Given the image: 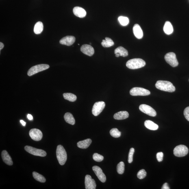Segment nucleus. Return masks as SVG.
I'll use <instances>...</instances> for the list:
<instances>
[{"mask_svg": "<svg viewBox=\"0 0 189 189\" xmlns=\"http://www.w3.org/2000/svg\"><path fill=\"white\" fill-rule=\"evenodd\" d=\"M156 88L163 91L173 92L175 91V88L172 83L169 81L159 80L157 81L155 84Z\"/></svg>", "mask_w": 189, "mask_h": 189, "instance_id": "nucleus-1", "label": "nucleus"}, {"mask_svg": "<svg viewBox=\"0 0 189 189\" xmlns=\"http://www.w3.org/2000/svg\"><path fill=\"white\" fill-rule=\"evenodd\" d=\"M146 62L142 59L135 58L128 61L126 63V66L130 69H135L144 67Z\"/></svg>", "mask_w": 189, "mask_h": 189, "instance_id": "nucleus-2", "label": "nucleus"}, {"mask_svg": "<svg viewBox=\"0 0 189 189\" xmlns=\"http://www.w3.org/2000/svg\"><path fill=\"white\" fill-rule=\"evenodd\" d=\"M56 155L59 163L61 165H64L67 160V154L65 150L62 145L57 146Z\"/></svg>", "mask_w": 189, "mask_h": 189, "instance_id": "nucleus-3", "label": "nucleus"}, {"mask_svg": "<svg viewBox=\"0 0 189 189\" xmlns=\"http://www.w3.org/2000/svg\"><path fill=\"white\" fill-rule=\"evenodd\" d=\"M49 65L47 64H40L33 66L29 69L27 72V75L31 76L39 72L49 69Z\"/></svg>", "mask_w": 189, "mask_h": 189, "instance_id": "nucleus-4", "label": "nucleus"}, {"mask_svg": "<svg viewBox=\"0 0 189 189\" xmlns=\"http://www.w3.org/2000/svg\"><path fill=\"white\" fill-rule=\"evenodd\" d=\"M188 152V149L186 146L178 145L174 149L173 153L175 156L181 157L186 156Z\"/></svg>", "mask_w": 189, "mask_h": 189, "instance_id": "nucleus-5", "label": "nucleus"}, {"mask_svg": "<svg viewBox=\"0 0 189 189\" xmlns=\"http://www.w3.org/2000/svg\"><path fill=\"white\" fill-rule=\"evenodd\" d=\"M25 150L31 154L36 156L44 157L47 155L46 152L43 150L36 149L29 146H26Z\"/></svg>", "mask_w": 189, "mask_h": 189, "instance_id": "nucleus-6", "label": "nucleus"}, {"mask_svg": "<svg viewBox=\"0 0 189 189\" xmlns=\"http://www.w3.org/2000/svg\"><path fill=\"white\" fill-rule=\"evenodd\" d=\"M165 59L166 62L172 67H176L178 65L176 55L174 53L170 52L166 54L165 56Z\"/></svg>", "mask_w": 189, "mask_h": 189, "instance_id": "nucleus-7", "label": "nucleus"}, {"mask_svg": "<svg viewBox=\"0 0 189 189\" xmlns=\"http://www.w3.org/2000/svg\"><path fill=\"white\" fill-rule=\"evenodd\" d=\"M131 95L133 96H147L150 94V92L146 89L140 87H134L130 92Z\"/></svg>", "mask_w": 189, "mask_h": 189, "instance_id": "nucleus-8", "label": "nucleus"}, {"mask_svg": "<svg viewBox=\"0 0 189 189\" xmlns=\"http://www.w3.org/2000/svg\"><path fill=\"white\" fill-rule=\"evenodd\" d=\"M105 106V103L103 101L96 102L92 107V112L94 116H96L102 112Z\"/></svg>", "mask_w": 189, "mask_h": 189, "instance_id": "nucleus-9", "label": "nucleus"}, {"mask_svg": "<svg viewBox=\"0 0 189 189\" xmlns=\"http://www.w3.org/2000/svg\"><path fill=\"white\" fill-rule=\"evenodd\" d=\"M139 109L142 112L152 117L156 116L157 113L152 107L149 105L142 104L139 107Z\"/></svg>", "mask_w": 189, "mask_h": 189, "instance_id": "nucleus-10", "label": "nucleus"}, {"mask_svg": "<svg viewBox=\"0 0 189 189\" xmlns=\"http://www.w3.org/2000/svg\"><path fill=\"white\" fill-rule=\"evenodd\" d=\"M29 135L31 138L36 141H39L41 140L43 136L42 131L37 129H31L29 132Z\"/></svg>", "mask_w": 189, "mask_h": 189, "instance_id": "nucleus-11", "label": "nucleus"}, {"mask_svg": "<svg viewBox=\"0 0 189 189\" xmlns=\"http://www.w3.org/2000/svg\"><path fill=\"white\" fill-rule=\"evenodd\" d=\"M94 173L99 179V180L102 183H105L106 181V177L105 174L103 173L102 170L99 167L94 166L92 167Z\"/></svg>", "mask_w": 189, "mask_h": 189, "instance_id": "nucleus-12", "label": "nucleus"}, {"mask_svg": "<svg viewBox=\"0 0 189 189\" xmlns=\"http://www.w3.org/2000/svg\"><path fill=\"white\" fill-rule=\"evenodd\" d=\"M85 188L86 189H95L96 185L95 181L91 176L87 175L85 178Z\"/></svg>", "mask_w": 189, "mask_h": 189, "instance_id": "nucleus-13", "label": "nucleus"}, {"mask_svg": "<svg viewBox=\"0 0 189 189\" xmlns=\"http://www.w3.org/2000/svg\"><path fill=\"white\" fill-rule=\"evenodd\" d=\"M81 51L83 53L89 56H92L94 54V48L89 44H85L81 47Z\"/></svg>", "mask_w": 189, "mask_h": 189, "instance_id": "nucleus-14", "label": "nucleus"}, {"mask_svg": "<svg viewBox=\"0 0 189 189\" xmlns=\"http://www.w3.org/2000/svg\"><path fill=\"white\" fill-rule=\"evenodd\" d=\"M75 41V38L73 36H67L62 38L60 41V43L62 44L67 46H71Z\"/></svg>", "mask_w": 189, "mask_h": 189, "instance_id": "nucleus-15", "label": "nucleus"}, {"mask_svg": "<svg viewBox=\"0 0 189 189\" xmlns=\"http://www.w3.org/2000/svg\"><path fill=\"white\" fill-rule=\"evenodd\" d=\"M74 14L80 18H83L86 16L87 13L84 9L80 7H75L73 9Z\"/></svg>", "mask_w": 189, "mask_h": 189, "instance_id": "nucleus-16", "label": "nucleus"}, {"mask_svg": "<svg viewBox=\"0 0 189 189\" xmlns=\"http://www.w3.org/2000/svg\"><path fill=\"white\" fill-rule=\"evenodd\" d=\"M133 34L138 39H142L143 36V31L140 26L138 24H136L133 27Z\"/></svg>", "mask_w": 189, "mask_h": 189, "instance_id": "nucleus-17", "label": "nucleus"}, {"mask_svg": "<svg viewBox=\"0 0 189 189\" xmlns=\"http://www.w3.org/2000/svg\"><path fill=\"white\" fill-rule=\"evenodd\" d=\"M1 157L5 164L8 165H12L13 164L12 159L6 151L3 150L2 152Z\"/></svg>", "mask_w": 189, "mask_h": 189, "instance_id": "nucleus-18", "label": "nucleus"}, {"mask_svg": "<svg viewBox=\"0 0 189 189\" xmlns=\"http://www.w3.org/2000/svg\"><path fill=\"white\" fill-rule=\"evenodd\" d=\"M129 117V114L127 111H120L115 114L114 116L115 119L123 120L127 119Z\"/></svg>", "mask_w": 189, "mask_h": 189, "instance_id": "nucleus-19", "label": "nucleus"}, {"mask_svg": "<svg viewBox=\"0 0 189 189\" xmlns=\"http://www.w3.org/2000/svg\"><path fill=\"white\" fill-rule=\"evenodd\" d=\"M92 142V140L91 139H87L78 142L77 146L80 149H86L89 146Z\"/></svg>", "mask_w": 189, "mask_h": 189, "instance_id": "nucleus-20", "label": "nucleus"}, {"mask_svg": "<svg viewBox=\"0 0 189 189\" xmlns=\"http://www.w3.org/2000/svg\"><path fill=\"white\" fill-rule=\"evenodd\" d=\"M144 125L147 129L152 130H156L158 129V126L152 121L146 120L144 122Z\"/></svg>", "mask_w": 189, "mask_h": 189, "instance_id": "nucleus-21", "label": "nucleus"}, {"mask_svg": "<svg viewBox=\"0 0 189 189\" xmlns=\"http://www.w3.org/2000/svg\"><path fill=\"white\" fill-rule=\"evenodd\" d=\"M64 119L65 121L67 123L71 125H74L75 124V120L72 114L69 112L66 113L64 116Z\"/></svg>", "mask_w": 189, "mask_h": 189, "instance_id": "nucleus-22", "label": "nucleus"}, {"mask_svg": "<svg viewBox=\"0 0 189 189\" xmlns=\"http://www.w3.org/2000/svg\"><path fill=\"white\" fill-rule=\"evenodd\" d=\"M164 32L167 35L173 33V27L170 22L168 21L166 22L164 27Z\"/></svg>", "mask_w": 189, "mask_h": 189, "instance_id": "nucleus-23", "label": "nucleus"}, {"mask_svg": "<svg viewBox=\"0 0 189 189\" xmlns=\"http://www.w3.org/2000/svg\"><path fill=\"white\" fill-rule=\"evenodd\" d=\"M114 53H119L120 56L123 57H127L128 55V53L127 49L123 47L120 46L115 50Z\"/></svg>", "mask_w": 189, "mask_h": 189, "instance_id": "nucleus-24", "label": "nucleus"}, {"mask_svg": "<svg viewBox=\"0 0 189 189\" xmlns=\"http://www.w3.org/2000/svg\"><path fill=\"white\" fill-rule=\"evenodd\" d=\"M44 26L43 24L41 21H38L35 24L34 29V31L35 34H40L43 30Z\"/></svg>", "mask_w": 189, "mask_h": 189, "instance_id": "nucleus-25", "label": "nucleus"}, {"mask_svg": "<svg viewBox=\"0 0 189 189\" xmlns=\"http://www.w3.org/2000/svg\"><path fill=\"white\" fill-rule=\"evenodd\" d=\"M114 43L112 39L106 37L101 42L102 45L104 47H109L114 45Z\"/></svg>", "mask_w": 189, "mask_h": 189, "instance_id": "nucleus-26", "label": "nucleus"}, {"mask_svg": "<svg viewBox=\"0 0 189 189\" xmlns=\"http://www.w3.org/2000/svg\"><path fill=\"white\" fill-rule=\"evenodd\" d=\"M63 96L65 99L70 102H75L77 99V96L72 93H64L63 94Z\"/></svg>", "mask_w": 189, "mask_h": 189, "instance_id": "nucleus-27", "label": "nucleus"}, {"mask_svg": "<svg viewBox=\"0 0 189 189\" xmlns=\"http://www.w3.org/2000/svg\"><path fill=\"white\" fill-rule=\"evenodd\" d=\"M33 175L34 179L36 180L39 181V182L44 183L46 182V179L43 175H40V174L37 173L36 172H33Z\"/></svg>", "mask_w": 189, "mask_h": 189, "instance_id": "nucleus-28", "label": "nucleus"}, {"mask_svg": "<svg viewBox=\"0 0 189 189\" xmlns=\"http://www.w3.org/2000/svg\"><path fill=\"white\" fill-rule=\"evenodd\" d=\"M125 170V165L124 162H120L117 167V170L118 174L122 175L124 173Z\"/></svg>", "mask_w": 189, "mask_h": 189, "instance_id": "nucleus-29", "label": "nucleus"}, {"mask_svg": "<svg viewBox=\"0 0 189 189\" xmlns=\"http://www.w3.org/2000/svg\"><path fill=\"white\" fill-rule=\"evenodd\" d=\"M110 134L114 138H118L121 136V132L117 128H113L111 130Z\"/></svg>", "mask_w": 189, "mask_h": 189, "instance_id": "nucleus-30", "label": "nucleus"}, {"mask_svg": "<svg viewBox=\"0 0 189 189\" xmlns=\"http://www.w3.org/2000/svg\"><path fill=\"white\" fill-rule=\"evenodd\" d=\"M118 20L119 21L120 24L122 26H127L129 23V19L127 17L125 16H120L118 18Z\"/></svg>", "mask_w": 189, "mask_h": 189, "instance_id": "nucleus-31", "label": "nucleus"}, {"mask_svg": "<svg viewBox=\"0 0 189 189\" xmlns=\"http://www.w3.org/2000/svg\"><path fill=\"white\" fill-rule=\"evenodd\" d=\"M93 159L94 161L97 162H101L103 160L104 157L100 155L97 153H94L93 155Z\"/></svg>", "mask_w": 189, "mask_h": 189, "instance_id": "nucleus-32", "label": "nucleus"}, {"mask_svg": "<svg viewBox=\"0 0 189 189\" xmlns=\"http://www.w3.org/2000/svg\"><path fill=\"white\" fill-rule=\"evenodd\" d=\"M146 172L144 169L140 170L138 172L137 174V177L138 179H142L145 178L146 176Z\"/></svg>", "mask_w": 189, "mask_h": 189, "instance_id": "nucleus-33", "label": "nucleus"}, {"mask_svg": "<svg viewBox=\"0 0 189 189\" xmlns=\"http://www.w3.org/2000/svg\"><path fill=\"white\" fill-rule=\"evenodd\" d=\"M135 152V149L134 148H131L130 150L129 154L128 155V162L129 163H131L132 162L133 160V155Z\"/></svg>", "mask_w": 189, "mask_h": 189, "instance_id": "nucleus-34", "label": "nucleus"}, {"mask_svg": "<svg viewBox=\"0 0 189 189\" xmlns=\"http://www.w3.org/2000/svg\"><path fill=\"white\" fill-rule=\"evenodd\" d=\"M163 153L162 152H159L157 153L156 155L157 159L158 162H162L163 160Z\"/></svg>", "mask_w": 189, "mask_h": 189, "instance_id": "nucleus-35", "label": "nucleus"}, {"mask_svg": "<svg viewBox=\"0 0 189 189\" xmlns=\"http://www.w3.org/2000/svg\"><path fill=\"white\" fill-rule=\"evenodd\" d=\"M183 114L185 118L189 122V107L185 109Z\"/></svg>", "mask_w": 189, "mask_h": 189, "instance_id": "nucleus-36", "label": "nucleus"}, {"mask_svg": "<svg viewBox=\"0 0 189 189\" xmlns=\"http://www.w3.org/2000/svg\"><path fill=\"white\" fill-rule=\"evenodd\" d=\"M162 189H170L169 186H168V184L167 183H165L163 185L162 187Z\"/></svg>", "mask_w": 189, "mask_h": 189, "instance_id": "nucleus-37", "label": "nucleus"}, {"mask_svg": "<svg viewBox=\"0 0 189 189\" xmlns=\"http://www.w3.org/2000/svg\"><path fill=\"white\" fill-rule=\"evenodd\" d=\"M27 117L29 120H32L33 119V116L31 114H28Z\"/></svg>", "mask_w": 189, "mask_h": 189, "instance_id": "nucleus-38", "label": "nucleus"}, {"mask_svg": "<svg viewBox=\"0 0 189 189\" xmlns=\"http://www.w3.org/2000/svg\"><path fill=\"white\" fill-rule=\"evenodd\" d=\"M4 47V44L1 42H0V50H1L3 49Z\"/></svg>", "mask_w": 189, "mask_h": 189, "instance_id": "nucleus-39", "label": "nucleus"}, {"mask_svg": "<svg viewBox=\"0 0 189 189\" xmlns=\"http://www.w3.org/2000/svg\"><path fill=\"white\" fill-rule=\"evenodd\" d=\"M20 123L22 124V125L24 126H25L26 125V122L24 121V120H20Z\"/></svg>", "mask_w": 189, "mask_h": 189, "instance_id": "nucleus-40", "label": "nucleus"}, {"mask_svg": "<svg viewBox=\"0 0 189 189\" xmlns=\"http://www.w3.org/2000/svg\"><path fill=\"white\" fill-rule=\"evenodd\" d=\"M115 56L116 57H118L120 56V55L119 53H116L115 54Z\"/></svg>", "mask_w": 189, "mask_h": 189, "instance_id": "nucleus-41", "label": "nucleus"}]
</instances>
